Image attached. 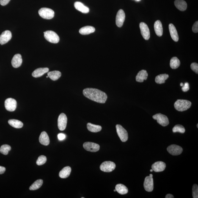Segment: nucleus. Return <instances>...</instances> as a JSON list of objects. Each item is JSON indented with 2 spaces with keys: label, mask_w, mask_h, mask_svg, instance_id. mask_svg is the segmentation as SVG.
I'll return each mask as SVG.
<instances>
[{
  "label": "nucleus",
  "mask_w": 198,
  "mask_h": 198,
  "mask_svg": "<svg viewBox=\"0 0 198 198\" xmlns=\"http://www.w3.org/2000/svg\"><path fill=\"white\" fill-rule=\"evenodd\" d=\"M83 94L86 98L97 103H104L107 99L105 92L96 89L86 88L83 90Z\"/></svg>",
  "instance_id": "obj_1"
},
{
  "label": "nucleus",
  "mask_w": 198,
  "mask_h": 198,
  "mask_svg": "<svg viewBox=\"0 0 198 198\" xmlns=\"http://www.w3.org/2000/svg\"><path fill=\"white\" fill-rule=\"evenodd\" d=\"M191 103L189 100H178L175 102L174 106L177 111H183L189 109Z\"/></svg>",
  "instance_id": "obj_2"
},
{
  "label": "nucleus",
  "mask_w": 198,
  "mask_h": 198,
  "mask_svg": "<svg viewBox=\"0 0 198 198\" xmlns=\"http://www.w3.org/2000/svg\"><path fill=\"white\" fill-rule=\"evenodd\" d=\"M44 37L46 40L50 43H57L59 42V36L54 31H48L44 32Z\"/></svg>",
  "instance_id": "obj_3"
},
{
  "label": "nucleus",
  "mask_w": 198,
  "mask_h": 198,
  "mask_svg": "<svg viewBox=\"0 0 198 198\" xmlns=\"http://www.w3.org/2000/svg\"><path fill=\"white\" fill-rule=\"evenodd\" d=\"M39 15L41 17L45 19L50 20L54 16V11L48 8L43 7L39 11Z\"/></svg>",
  "instance_id": "obj_4"
},
{
  "label": "nucleus",
  "mask_w": 198,
  "mask_h": 198,
  "mask_svg": "<svg viewBox=\"0 0 198 198\" xmlns=\"http://www.w3.org/2000/svg\"><path fill=\"white\" fill-rule=\"evenodd\" d=\"M116 131L121 141L125 142L128 139V134L127 132L122 125H116Z\"/></svg>",
  "instance_id": "obj_5"
},
{
  "label": "nucleus",
  "mask_w": 198,
  "mask_h": 198,
  "mask_svg": "<svg viewBox=\"0 0 198 198\" xmlns=\"http://www.w3.org/2000/svg\"><path fill=\"white\" fill-rule=\"evenodd\" d=\"M116 168V164L113 162L106 161L100 165V169L104 172H109L114 171Z\"/></svg>",
  "instance_id": "obj_6"
},
{
  "label": "nucleus",
  "mask_w": 198,
  "mask_h": 198,
  "mask_svg": "<svg viewBox=\"0 0 198 198\" xmlns=\"http://www.w3.org/2000/svg\"><path fill=\"white\" fill-rule=\"evenodd\" d=\"M155 120H157L158 124L162 126L165 127L169 125V121L167 116L161 114H158L153 116Z\"/></svg>",
  "instance_id": "obj_7"
},
{
  "label": "nucleus",
  "mask_w": 198,
  "mask_h": 198,
  "mask_svg": "<svg viewBox=\"0 0 198 198\" xmlns=\"http://www.w3.org/2000/svg\"><path fill=\"white\" fill-rule=\"evenodd\" d=\"M67 118L65 114L62 113L59 115L58 119V126L60 131H64L67 126Z\"/></svg>",
  "instance_id": "obj_8"
},
{
  "label": "nucleus",
  "mask_w": 198,
  "mask_h": 198,
  "mask_svg": "<svg viewBox=\"0 0 198 198\" xmlns=\"http://www.w3.org/2000/svg\"><path fill=\"white\" fill-rule=\"evenodd\" d=\"M4 106L7 111H14L17 107L16 100L12 98H7L5 100Z\"/></svg>",
  "instance_id": "obj_9"
},
{
  "label": "nucleus",
  "mask_w": 198,
  "mask_h": 198,
  "mask_svg": "<svg viewBox=\"0 0 198 198\" xmlns=\"http://www.w3.org/2000/svg\"><path fill=\"white\" fill-rule=\"evenodd\" d=\"M141 32L143 38L146 40H148L150 37V32L149 28L146 23L141 22L139 24Z\"/></svg>",
  "instance_id": "obj_10"
},
{
  "label": "nucleus",
  "mask_w": 198,
  "mask_h": 198,
  "mask_svg": "<svg viewBox=\"0 0 198 198\" xmlns=\"http://www.w3.org/2000/svg\"><path fill=\"white\" fill-rule=\"evenodd\" d=\"M83 147L86 150L92 152L98 151L100 149V146L98 144L92 142H85Z\"/></svg>",
  "instance_id": "obj_11"
},
{
  "label": "nucleus",
  "mask_w": 198,
  "mask_h": 198,
  "mask_svg": "<svg viewBox=\"0 0 198 198\" xmlns=\"http://www.w3.org/2000/svg\"><path fill=\"white\" fill-rule=\"evenodd\" d=\"M167 150L169 153L173 155H180L183 152V149L176 144H172L167 147Z\"/></svg>",
  "instance_id": "obj_12"
},
{
  "label": "nucleus",
  "mask_w": 198,
  "mask_h": 198,
  "mask_svg": "<svg viewBox=\"0 0 198 198\" xmlns=\"http://www.w3.org/2000/svg\"><path fill=\"white\" fill-rule=\"evenodd\" d=\"M125 17L124 11L122 9L119 10L116 15V24L118 27H122L125 21Z\"/></svg>",
  "instance_id": "obj_13"
},
{
  "label": "nucleus",
  "mask_w": 198,
  "mask_h": 198,
  "mask_svg": "<svg viewBox=\"0 0 198 198\" xmlns=\"http://www.w3.org/2000/svg\"><path fill=\"white\" fill-rule=\"evenodd\" d=\"M144 189L148 192H151L153 190V177L147 176L144 179Z\"/></svg>",
  "instance_id": "obj_14"
},
{
  "label": "nucleus",
  "mask_w": 198,
  "mask_h": 198,
  "mask_svg": "<svg viewBox=\"0 0 198 198\" xmlns=\"http://www.w3.org/2000/svg\"><path fill=\"white\" fill-rule=\"evenodd\" d=\"M12 37V33L10 31L6 30L2 33L0 36V44L4 45L10 40Z\"/></svg>",
  "instance_id": "obj_15"
},
{
  "label": "nucleus",
  "mask_w": 198,
  "mask_h": 198,
  "mask_svg": "<svg viewBox=\"0 0 198 198\" xmlns=\"http://www.w3.org/2000/svg\"><path fill=\"white\" fill-rule=\"evenodd\" d=\"M166 167V163L163 161H157L152 165V169L155 172H162Z\"/></svg>",
  "instance_id": "obj_16"
},
{
  "label": "nucleus",
  "mask_w": 198,
  "mask_h": 198,
  "mask_svg": "<svg viewBox=\"0 0 198 198\" xmlns=\"http://www.w3.org/2000/svg\"><path fill=\"white\" fill-rule=\"evenodd\" d=\"M23 60L21 54H16L12 58V67L15 68L19 67L21 65Z\"/></svg>",
  "instance_id": "obj_17"
},
{
  "label": "nucleus",
  "mask_w": 198,
  "mask_h": 198,
  "mask_svg": "<svg viewBox=\"0 0 198 198\" xmlns=\"http://www.w3.org/2000/svg\"><path fill=\"white\" fill-rule=\"evenodd\" d=\"M49 71V69L48 67H41L36 69L32 73V76L34 78H39L43 76L45 73Z\"/></svg>",
  "instance_id": "obj_18"
},
{
  "label": "nucleus",
  "mask_w": 198,
  "mask_h": 198,
  "mask_svg": "<svg viewBox=\"0 0 198 198\" xmlns=\"http://www.w3.org/2000/svg\"><path fill=\"white\" fill-rule=\"evenodd\" d=\"M169 29L171 37L173 40L176 42L178 41L179 36L175 26L172 23H170L169 25Z\"/></svg>",
  "instance_id": "obj_19"
},
{
  "label": "nucleus",
  "mask_w": 198,
  "mask_h": 198,
  "mask_svg": "<svg viewBox=\"0 0 198 198\" xmlns=\"http://www.w3.org/2000/svg\"><path fill=\"white\" fill-rule=\"evenodd\" d=\"M39 142L41 144L45 146H48L50 144L49 137L46 132H42L39 138Z\"/></svg>",
  "instance_id": "obj_20"
},
{
  "label": "nucleus",
  "mask_w": 198,
  "mask_h": 198,
  "mask_svg": "<svg viewBox=\"0 0 198 198\" xmlns=\"http://www.w3.org/2000/svg\"><path fill=\"white\" fill-rule=\"evenodd\" d=\"M148 73L146 70H142L138 72L136 77V81L138 82H143L144 80H147Z\"/></svg>",
  "instance_id": "obj_21"
},
{
  "label": "nucleus",
  "mask_w": 198,
  "mask_h": 198,
  "mask_svg": "<svg viewBox=\"0 0 198 198\" xmlns=\"http://www.w3.org/2000/svg\"><path fill=\"white\" fill-rule=\"evenodd\" d=\"M154 29L155 34L158 37H161L163 34V28L162 24L159 20H157L154 24Z\"/></svg>",
  "instance_id": "obj_22"
},
{
  "label": "nucleus",
  "mask_w": 198,
  "mask_h": 198,
  "mask_svg": "<svg viewBox=\"0 0 198 198\" xmlns=\"http://www.w3.org/2000/svg\"><path fill=\"white\" fill-rule=\"evenodd\" d=\"M75 9L83 13H87L89 12V9L84 6L82 3L76 1L74 4Z\"/></svg>",
  "instance_id": "obj_23"
},
{
  "label": "nucleus",
  "mask_w": 198,
  "mask_h": 198,
  "mask_svg": "<svg viewBox=\"0 0 198 198\" xmlns=\"http://www.w3.org/2000/svg\"><path fill=\"white\" fill-rule=\"evenodd\" d=\"M174 4L176 7L180 11H184L187 9V3L183 0H175Z\"/></svg>",
  "instance_id": "obj_24"
},
{
  "label": "nucleus",
  "mask_w": 198,
  "mask_h": 198,
  "mask_svg": "<svg viewBox=\"0 0 198 198\" xmlns=\"http://www.w3.org/2000/svg\"><path fill=\"white\" fill-rule=\"evenodd\" d=\"M95 29L93 26H87L81 28L79 30V33L83 35H87L95 32Z\"/></svg>",
  "instance_id": "obj_25"
},
{
  "label": "nucleus",
  "mask_w": 198,
  "mask_h": 198,
  "mask_svg": "<svg viewBox=\"0 0 198 198\" xmlns=\"http://www.w3.org/2000/svg\"><path fill=\"white\" fill-rule=\"evenodd\" d=\"M71 169L70 166H65L59 173V177L61 178H66L68 177L71 173Z\"/></svg>",
  "instance_id": "obj_26"
},
{
  "label": "nucleus",
  "mask_w": 198,
  "mask_h": 198,
  "mask_svg": "<svg viewBox=\"0 0 198 198\" xmlns=\"http://www.w3.org/2000/svg\"><path fill=\"white\" fill-rule=\"evenodd\" d=\"M116 191L120 194H125L128 192V189L126 186L122 184H119L115 187Z\"/></svg>",
  "instance_id": "obj_27"
},
{
  "label": "nucleus",
  "mask_w": 198,
  "mask_h": 198,
  "mask_svg": "<svg viewBox=\"0 0 198 198\" xmlns=\"http://www.w3.org/2000/svg\"><path fill=\"white\" fill-rule=\"evenodd\" d=\"M48 75L50 79L53 81H56L59 79L61 76V72L58 70L49 72Z\"/></svg>",
  "instance_id": "obj_28"
},
{
  "label": "nucleus",
  "mask_w": 198,
  "mask_h": 198,
  "mask_svg": "<svg viewBox=\"0 0 198 198\" xmlns=\"http://www.w3.org/2000/svg\"><path fill=\"white\" fill-rule=\"evenodd\" d=\"M87 127L88 130L92 133H97L102 130V127L100 125H95L91 123H87Z\"/></svg>",
  "instance_id": "obj_29"
},
{
  "label": "nucleus",
  "mask_w": 198,
  "mask_h": 198,
  "mask_svg": "<svg viewBox=\"0 0 198 198\" xmlns=\"http://www.w3.org/2000/svg\"><path fill=\"white\" fill-rule=\"evenodd\" d=\"M8 123L11 126L16 128H20L23 127V124L21 121L15 120V119H10L8 121Z\"/></svg>",
  "instance_id": "obj_30"
},
{
  "label": "nucleus",
  "mask_w": 198,
  "mask_h": 198,
  "mask_svg": "<svg viewBox=\"0 0 198 198\" xmlns=\"http://www.w3.org/2000/svg\"><path fill=\"white\" fill-rule=\"evenodd\" d=\"M169 78V75L166 74H163L158 75L155 78V81L158 84H163L165 81Z\"/></svg>",
  "instance_id": "obj_31"
},
{
  "label": "nucleus",
  "mask_w": 198,
  "mask_h": 198,
  "mask_svg": "<svg viewBox=\"0 0 198 198\" xmlns=\"http://www.w3.org/2000/svg\"><path fill=\"white\" fill-rule=\"evenodd\" d=\"M43 181L42 180H36L29 187V190L31 191H35L40 188L43 185Z\"/></svg>",
  "instance_id": "obj_32"
},
{
  "label": "nucleus",
  "mask_w": 198,
  "mask_h": 198,
  "mask_svg": "<svg viewBox=\"0 0 198 198\" xmlns=\"http://www.w3.org/2000/svg\"><path fill=\"white\" fill-rule=\"evenodd\" d=\"M180 61L177 57H172L170 62V66L172 69H176L180 67Z\"/></svg>",
  "instance_id": "obj_33"
},
{
  "label": "nucleus",
  "mask_w": 198,
  "mask_h": 198,
  "mask_svg": "<svg viewBox=\"0 0 198 198\" xmlns=\"http://www.w3.org/2000/svg\"><path fill=\"white\" fill-rule=\"evenodd\" d=\"M11 149L10 146L8 144H4L0 147V153L4 155H7L10 150Z\"/></svg>",
  "instance_id": "obj_34"
},
{
  "label": "nucleus",
  "mask_w": 198,
  "mask_h": 198,
  "mask_svg": "<svg viewBox=\"0 0 198 198\" xmlns=\"http://www.w3.org/2000/svg\"><path fill=\"white\" fill-rule=\"evenodd\" d=\"M172 131L173 133H177L178 132L180 133H184L185 131V129L183 126L181 125H175L172 129Z\"/></svg>",
  "instance_id": "obj_35"
},
{
  "label": "nucleus",
  "mask_w": 198,
  "mask_h": 198,
  "mask_svg": "<svg viewBox=\"0 0 198 198\" xmlns=\"http://www.w3.org/2000/svg\"><path fill=\"white\" fill-rule=\"evenodd\" d=\"M47 161L46 157L45 155H41L39 156L37 161V164L38 166L45 164Z\"/></svg>",
  "instance_id": "obj_36"
},
{
  "label": "nucleus",
  "mask_w": 198,
  "mask_h": 198,
  "mask_svg": "<svg viewBox=\"0 0 198 198\" xmlns=\"http://www.w3.org/2000/svg\"><path fill=\"white\" fill-rule=\"evenodd\" d=\"M192 195L193 198H198V186L197 185L194 184L193 185Z\"/></svg>",
  "instance_id": "obj_37"
},
{
  "label": "nucleus",
  "mask_w": 198,
  "mask_h": 198,
  "mask_svg": "<svg viewBox=\"0 0 198 198\" xmlns=\"http://www.w3.org/2000/svg\"><path fill=\"white\" fill-rule=\"evenodd\" d=\"M191 70L196 73H198V64L196 63H193L191 64Z\"/></svg>",
  "instance_id": "obj_38"
},
{
  "label": "nucleus",
  "mask_w": 198,
  "mask_h": 198,
  "mask_svg": "<svg viewBox=\"0 0 198 198\" xmlns=\"http://www.w3.org/2000/svg\"><path fill=\"white\" fill-rule=\"evenodd\" d=\"M190 89L189 84L188 82H186L183 85V87L182 88V91L183 92H186L189 90Z\"/></svg>",
  "instance_id": "obj_39"
},
{
  "label": "nucleus",
  "mask_w": 198,
  "mask_h": 198,
  "mask_svg": "<svg viewBox=\"0 0 198 198\" xmlns=\"http://www.w3.org/2000/svg\"><path fill=\"white\" fill-rule=\"evenodd\" d=\"M192 31L194 33L198 32V21H197L193 24L192 27Z\"/></svg>",
  "instance_id": "obj_40"
},
{
  "label": "nucleus",
  "mask_w": 198,
  "mask_h": 198,
  "mask_svg": "<svg viewBox=\"0 0 198 198\" xmlns=\"http://www.w3.org/2000/svg\"><path fill=\"white\" fill-rule=\"evenodd\" d=\"M58 138L59 141H62L65 139L66 136L64 133H60L58 135Z\"/></svg>",
  "instance_id": "obj_41"
},
{
  "label": "nucleus",
  "mask_w": 198,
  "mask_h": 198,
  "mask_svg": "<svg viewBox=\"0 0 198 198\" xmlns=\"http://www.w3.org/2000/svg\"><path fill=\"white\" fill-rule=\"evenodd\" d=\"M10 0H0V4L2 6L7 5Z\"/></svg>",
  "instance_id": "obj_42"
},
{
  "label": "nucleus",
  "mask_w": 198,
  "mask_h": 198,
  "mask_svg": "<svg viewBox=\"0 0 198 198\" xmlns=\"http://www.w3.org/2000/svg\"><path fill=\"white\" fill-rule=\"evenodd\" d=\"M6 171L5 167L0 166V174H4Z\"/></svg>",
  "instance_id": "obj_43"
},
{
  "label": "nucleus",
  "mask_w": 198,
  "mask_h": 198,
  "mask_svg": "<svg viewBox=\"0 0 198 198\" xmlns=\"http://www.w3.org/2000/svg\"><path fill=\"white\" fill-rule=\"evenodd\" d=\"M166 198H174V196L172 194H167L165 197Z\"/></svg>",
  "instance_id": "obj_44"
},
{
  "label": "nucleus",
  "mask_w": 198,
  "mask_h": 198,
  "mask_svg": "<svg viewBox=\"0 0 198 198\" xmlns=\"http://www.w3.org/2000/svg\"><path fill=\"white\" fill-rule=\"evenodd\" d=\"M183 85L184 84H183V83H181L180 84V86H183Z\"/></svg>",
  "instance_id": "obj_45"
},
{
  "label": "nucleus",
  "mask_w": 198,
  "mask_h": 198,
  "mask_svg": "<svg viewBox=\"0 0 198 198\" xmlns=\"http://www.w3.org/2000/svg\"><path fill=\"white\" fill-rule=\"evenodd\" d=\"M149 176H150V177H153V175H152V174H150Z\"/></svg>",
  "instance_id": "obj_46"
},
{
  "label": "nucleus",
  "mask_w": 198,
  "mask_h": 198,
  "mask_svg": "<svg viewBox=\"0 0 198 198\" xmlns=\"http://www.w3.org/2000/svg\"><path fill=\"white\" fill-rule=\"evenodd\" d=\"M153 169H150V171L151 172H153Z\"/></svg>",
  "instance_id": "obj_47"
},
{
  "label": "nucleus",
  "mask_w": 198,
  "mask_h": 198,
  "mask_svg": "<svg viewBox=\"0 0 198 198\" xmlns=\"http://www.w3.org/2000/svg\"><path fill=\"white\" fill-rule=\"evenodd\" d=\"M136 1H141V0H136Z\"/></svg>",
  "instance_id": "obj_48"
},
{
  "label": "nucleus",
  "mask_w": 198,
  "mask_h": 198,
  "mask_svg": "<svg viewBox=\"0 0 198 198\" xmlns=\"http://www.w3.org/2000/svg\"><path fill=\"white\" fill-rule=\"evenodd\" d=\"M114 191H116V189H115V190H114Z\"/></svg>",
  "instance_id": "obj_49"
},
{
  "label": "nucleus",
  "mask_w": 198,
  "mask_h": 198,
  "mask_svg": "<svg viewBox=\"0 0 198 198\" xmlns=\"http://www.w3.org/2000/svg\"><path fill=\"white\" fill-rule=\"evenodd\" d=\"M198 124H197V128H198Z\"/></svg>",
  "instance_id": "obj_50"
},
{
  "label": "nucleus",
  "mask_w": 198,
  "mask_h": 198,
  "mask_svg": "<svg viewBox=\"0 0 198 198\" xmlns=\"http://www.w3.org/2000/svg\"><path fill=\"white\" fill-rule=\"evenodd\" d=\"M48 76H46V78H48Z\"/></svg>",
  "instance_id": "obj_51"
}]
</instances>
